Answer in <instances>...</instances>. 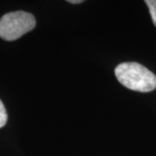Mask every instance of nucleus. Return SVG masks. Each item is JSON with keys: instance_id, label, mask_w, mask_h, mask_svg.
I'll return each mask as SVG.
<instances>
[{"instance_id": "f257e3e1", "label": "nucleus", "mask_w": 156, "mask_h": 156, "mask_svg": "<svg viewBox=\"0 0 156 156\" xmlns=\"http://www.w3.org/2000/svg\"><path fill=\"white\" fill-rule=\"evenodd\" d=\"M115 74L124 87L134 91L150 92L156 88L155 75L138 62L120 63L115 68Z\"/></svg>"}, {"instance_id": "f03ea898", "label": "nucleus", "mask_w": 156, "mask_h": 156, "mask_svg": "<svg viewBox=\"0 0 156 156\" xmlns=\"http://www.w3.org/2000/svg\"><path fill=\"white\" fill-rule=\"evenodd\" d=\"M36 26V19L26 11L9 12L0 18V37L6 41H14L28 33Z\"/></svg>"}, {"instance_id": "7ed1b4c3", "label": "nucleus", "mask_w": 156, "mask_h": 156, "mask_svg": "<svg viewBox=\"0 0 156 156\" xmlns=\"http://www.w3.org/2000/svg\"><path fill=\"white\" fill-rule=\"evenodd\" d=\"M145 3L149 9L153 23L156 26V0H146Z\"/></svg>"}, {"instance_id": "20e7f679", "label": "nucleus", "mask_w": 156, "mask_h": 156, "mask_svg": "<svg viewBox=\"0 0 156 156\" xmlns=\"http://www.w3.org/2000/svg\"><path fill=\"white\" fill-rule=\"evenodd\" d=\"M7 112H6L5 107L4 105V103L2 102V101L0 100V128H3L7 122Z\"/></svg>"}, {"instance_id": "39448f33", "label": "nucleus", "mask_w": 156, "mask_h": 156, "mask_svg": "<svg viewBox=\"0 0 156 156\" xmlns=\"http://www.w3.org/2000/svg\"><path fill=\"white\" fill-rule=\"evenodd\" d=\"M69 3L70 4H81V3H83V0H69L68 1Z\"/></svg>"}]
</instances>
